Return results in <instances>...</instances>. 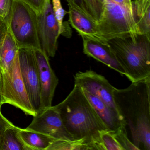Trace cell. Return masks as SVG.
Instances as JSON below:
<instances>
[{"mask_svg":"<svg viewBox=\"0 0 150 150\" xmlns=\"http://www.w3.org/2000/svg\"><path fill=\"white\" fill-rule=\"evenodd\" d=\"M39 74L41 103L38 111L51 107L59 80L52 70L49 57L41 49L35 50Z\"/></svg>","mask_w":150,"mask_h":150,"instance_id":"8fae6325","label":"cell"},{"mask_svg":"<svg viewBox=\"0 0 150 150\" xmlns=\"http://www.w3.org/2000/svg\"><path fill=\"white\" fill-rule=\"evenodd\" d=\"M97 150L93 140L84 138L73 140L55 139L47 150Z\"/></svg>","mask_w":150,"mask_h":150,"instance_id":"e0dca14e","label":"cell"},{"mask_svg":"<svg viewBox=\"0 0 150 150\" xmlns=\"http://www.w3.org/2000/svg\"><path fill=\"white\" fill-rule=\"evenodd\" d=\"M1 19V18H0V19Z\"/></svg>","mask_w":150,"mask_h":150,"instance_id":"836d02e7","label":"cell"},{"mask_svg":"<svg viewBox=\"0 0 150 150\" xmlns=\"http://www.w3.org/2000/svg\"><path fill=\"white\" fill-rule=\"evenodd\" d=\"M19 48L10 31L8 30L0 46V69L1 71H8L18 56Z\"/></svg>","mask_w":150,"mask_h":150,"instance_id":"2e32d148","label":"cell"},{"mask_svg":"<svg viewBox=\"0 0 150 150\" xmlns=\"http://www.w3.org/2000/svg\"><path fill=\"white\" fill-rule=\"evenodd\" d=\"M123 150H139L129 139L125 126H122L115 132H110Z\"/></svg>","mask_w":150,"mask_h":150,"instance_id":"44dd1931","label":"cell"},{"mask_svg":"<svg viewBox=\"0 0 150 150\" xmlns=\"http://www.w3.org/2000/svg\"><path fill=\"white\" fill-rule=\"evenodd\" d=\"M0 93L3 104H11L29 115H36L22 78L18 56L8 71H1Z\"/></svg>","mask_w":150,"mask_h":150,"instance_id":"8992f818","label":"cell"},{"mask_svg":"<svg viewBox=\"0 0 150 150\" xmlns=\"http://www.w3.org/2000/svg\"><path fill=\"white\" fill-rule=\"evenodd\" d=\"M20 129L15 125L6 129L0 139V150H28L18 136Z\"/></svg>","mask_w":150,"mask_h":150,"instance_id":"ac0fdd59","label":"cell"},{"mask_svg":"<svg viewBox=\"0 0 150 150\" xmlns=\"http://www.w3.org/2000/svg\"><path fill=\"white\" fill-rule=\"evenodd\" d=\"M103 13L96 22L98 31L105 42L139 34L136 13L111 0H100Z\"/></svg>","mask_w":150,"mask_h":150,"instance_id":"277c9868","label":"cell"},{"mask_svg":"<svg viewBox=\"0 0 150 150\" xmlns=\"http://www.w3.org/2000/svg\"><path fill=\"white\" fill-rule=\"evenodd\" d=\"M1 71L0 70V81L1 80Z\"/></svg>","mask_w":150,"mask_h":150,"instance_id":"d6a6232c","label":"cell"},{"mask_svg":"<svg viewBox=\"0 0 150 150\" xmlns=\"http://www.w3.org/2000/svg\"><path fill=\"white\" fill-rule=\"evenodd\" d=\"M74 85L101 100L118 111L114 100L115 88L100 74L92 70L79 71L74 75Z\"/></svg>","mask_w":150,"mask_h":150,"instance_id":"30bf717a","label":"cell"},{"mask_svg":"<svg viewBox=\"0 0 150 150\" xmlns=\"http://www.w3.org/2000/svg\"><path fill=\"white\" fill-rule=\"evenodd\" d=\"M8 31V28L2 19H0V46Z\"/></svg>","mask_w":150,"mask_h":150,"instance_id":"f1b7e54d","label":"cell"},{"mask_svg":"<svg viewBox=\"0 0 150 150\" xmlns=\"http://www.w3.org/2000/svg\"><path fill=\"white\" fill-rule=\"evenodd\" d=\"M8 30L19 48L42 50L38 36L36 13L23 0H13Z\"/></svg>","mask_w":150,"mask_h":150,"instance_id":"5b68a950","label":"cell"},{"mask_svg":"<svg viewBox=\"0 0 150 150\" xmlns=\"http://www.w3.org/2000/svg\"><path fill=\"white\" fill-rule=\"evenodd\" d=\"M2 104H0V139L6 129L13 126L14 125L2 115L1 107Z\"/></svg>","mask_w":150,"mask_h":150,"instance_id":"83f0119b","label":"cell"},{"mask_svg":"<svg viewBox=\"0 0 150 150\" xmlns=\"http://www.w3.org/2000/svg\"><path fill=\"white\" fill-rule=\"evenodd\" d=\"M21 75L31 105L37 113L41 103L39 74L35 50L19 48L18 52Z\"/></svg>","mask_w":150,"mask_h":150,"instance_id":"52a82bcc","label":"cell"},{"mask_svg":"<svg viewBox=\"0 0 150 150\" xmlns=\"http://www.w3.org/2000/svg\"><path fill=\"white\" fill-rule=\"evenodd\" d=\"M133 3L137 19L141 17L150 6V0H135Z\"/></svg>","mask_w":150,"mask_h":150,"instance_id":"484cf974","label":"cell"},{"mask_svg":"<svg viewBox=\"0 0 150 150\" xmlns=\"http://www.w3.org/2000/svg\"><path fill=\"white\" fill-rule=\"evenodd\" d=\"M107 42L132 82L150 76V37L136 34Z\"/></svg>","mask_w":150,"mask_h":150,"instance_id":"3957f363","label":"cell"},{"mask_svg":"<svg viewBox=\"0 0 150 150\" xmlns=\"http://www.w3.org/2000/svg\"><path fill=\"white\" fill-rule=\"evenodd\" d=\"M18 135L28 150H47L55 140L42 133L26 129L20 128Z\"/></svg>","mask_w":150,"mask_h":150,"instance_id":"9a60e30c","label":"cell"},{"mask_svg":"<svg viewBox=\"0 0 150 150\" xmlns=\"http://www.w3.org/2000/svg\"><path fill=\"white\" fill-rule=\"evenodd\" d=\"M111 1H113V2H114V3H116V4H118V5H120V6H122L126 8L127 9H129L132 13H135L134 6L133 8H131L128 6L127 3H126L125 0H111Z\"/></svg>","mask_w":150,"mask_h":150,"instance_id":"f546056e","label":"cell"},{"mask_svg":"<svg viewBox=\"0 0 150 150\" xmlns=\"http://www.w3.org/2000/svg\"><path fill=\"white\" fill-rule=\"evenodd\" d=\"M52 1L54 15L60 28V35L65 36L70 29L67 23L64 22L63 21L67 12L63 9L60 0H52Z\"/></svg>","mask_w":150,"mask_h":150,"instance_id":"d6986e66","label":"cell"},{"mask_svg":"<svg viewBox=\"0 0 150 150\" xmlns=\"http://www.w3.org/2000/svg\"><path fill=\"white\" fill-rule=\"evenodd\" d=\"M96 21H99L103 13V4L100 0H83Z\"/></svg>","mask_w":150,"mask_h":150,"instance_id":"603a6c76","label":"cell"},{"mask_svg":"<svg viewBox=\"0 0 150 150\" xmlns=\"http://www.w3.org/2000/svg\"><path fill=\"white\" fill-rule=\"evenodd\" d=\"M114 100L139 150H150V76L124 89L116 88Z\"/></svg>","mask_w":150,"mask_h":150,"instance_id":"6da1fadb","label":"cell"},{"mask_svg":"<svg viewBox=\"0 0 150 150\" xmlns=\"http://www.w3.org/2000/svg\"><path fill=\"white\" fill-rule=\"evenodd\" d=\"M13 0H0V18L8 27L13 8Z\"/></svg>","mask_w":150,"mask_h":150,"instance_id":"cb8c5ba5","label":"cell"},{"mask_svg":"<svg viewBox=\"0 0 150 150\" xmlns=\"http://www.w3.org/2000/svg\"><path fill=\"white\" fill-rule=\"evenodd\" d=\"M33 117L27 129L40 132L55 139L73 140L72 136L66 129L56 106L38 111Z\"/></svg>","mask_w":150,"mask_h":150,"instance_id":"9c48e42d","label":"cell"},{"mask_svg":"<svg viewBox=\"0 0 150 150\" xmlns=\"http://www.w3.org/2000/svg\"><path fill=\"white\" fill-rule=\"evenodd\" d=\"M0 70H1V69H0Z\"/></svg>","mask_w":150,"mask_h":150,"instance_id":"e575fe53","label":"cell"},{"mask_svg":"<svg viewBox=\"0 0 150 150\" xmlns=\"http://www.w3.org/2000/svg\"><path fill=\"white\" fill-rule=\"evenodd\" d=\"M83 52L88 57L103 63L111 69L125 75V72L117 61L108 42H101L93 39L82 38Z\"/></svg>","mask_w":150,"mask_h":150,"instance_id":"7c38bea8","label":"cell"},{"mask_svg":"<svg viewBox=\"0 0 150 150\" xmlns=\"http://www.w3.org/2000/svg\"><path fill=\"white\" fill-rule=\"evenodd\" d=\"M66 1L68 3V6H71L88 18L96 22L88 9L83 0H66Z\"/></svg>","mask_w":150,"mask_h":150,"instance_id":"d4e9b609","label":"cell"},{"mask_svg":"<svg viewBox=\"0 0 150 150\" xmlns=\"http://www.w3.org/2000/svg\"><path fill=\"white\" fill-rule=\"evenodd\" d=\"M83 91L109 131L115 132L120 127L125 126V121L117 110L86 91Z\"/></svg>","mask_w":150,"mask_h":150,"instance_id":"4fadbf2b","label":"cell"},{"mask_svg":"<svg viewBox=\"0 0 150 150\" xmlns=\"http://www.w3.org/2000/svg\"><path fill=\"white\" fill-rule=\"evenodd\" d=\"M37 21L41 49L48 57H54L57 50L60 30L50 0H46L42 12L37 14Z\"/></svg>","mask_w":150,"mask_h":150,"instance_id":"ba28073f","label":"cell"},{"mask_svg":"<svg viewBox=\"0 0 150 150\" xmlns=\"http://www.w3.org/2000/svg\"><path fill=\"white\" fill-rule=\"evenodd\" d=\"M137 20L139 34L150 37V6L147 8L144 14Z\"/></svg>","mask_w":150,"mask_h":150,"instance_id":"7402d4cb","label":"cell"},{"mask_svg":"<svg viewBox=\"0 0 150 150\" xmlns=\"http://www.w3.org/2000/svg\"><path fill=\"white\" fill-rule=\"evenodd\" d=\"M29 5L35 12L36 14L42 12L46 0H23Z\"/></svg>","mask_w":150,"mask_h":150,"instance_id":"4316f807","label":"cell"},{"mask_svg":"<svg viewBox=\"0 0 150 150\" xmlns=\"http://www.w3.org/2000/svg\"><path fill=\"white\" fill-rule=\"evenodd\" d=\"M55 106L66 129L74 139L84 138L91 139L98 150H104L99 131L108 129L80 87L74 85L67 97Z\"/></svg>","mask_w":150,"mask_h":150,"instance_id":"7a4b0ae2","label":"cell"},{"mask_svg":"<svg viewBox=\"0 0 150 150\" xmlns=\"http://www.w3.org/2000/svg\"><path fill=\"white\" fill-rule=\"evenodd\" d=\"M125 1L131 8H134V3L132 2L131 0H125Z\"/></svg>","mask_w":150,"mask_h":150,"instance_id":"4dcf8cb0","label":"cell"},{"mask_svg":"<svg viewBox=\"0 0 150 150\" xmlns=\"http://www.w3.org/2000/svg\"><path fill=\"white\" fill-rule=\"evenodd\" d=\"M68 6L69 23L81 38L107 43L98 31L96 22L88 18L71 6Z\"/></svg>","mask_w":150,"mask_h":150,"instance_id":"5bb4252c","label":"cell"},{"mask_svg":"<svg viewBox=\"0 0 150 150\" xmlns=\"http://www.w3.org/2000/svg\"><path fill=\"white\" fill-rule=\"evenodd\" d=\"M1 80L0 81V89H1ZM0 104H2L3 105V103L2 102V98H1V95L0 93Z\"/></svg>","mask_w":150,"mask_h":150,"instance_id":"1f68e13d","label":"cell"},{"mask_svg":"<svg viewBox=\"0 0 150 150\" xmlns=\"http://www.w3.org/2000/svg\"><path fill=\"white\" fill-rule=\"evenodd\" d=\"M99 135L104 150H123L110 132L102 130Z\"/></svg>","mask_w":150,"mask_h":150,"instance_id":"ffe728a7","label":"cell"}]
</instances>
